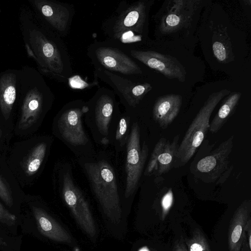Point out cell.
<instances>
[{
    "instance_id": "cell-33",
    "label": "cell",
    "mask_w": 251,
    "mask_h": 251,
    "mask_svg": "<svg viewBox=\"0 0 251 251\" xmlns=\"http://www.w3.org/2000/svg\"><path fill=\"white\" fill-rule=\"evenodd\" d=\"M138 251H150L147 247H143L141 248Z\"/></svg>"
},
{
    "instance_id": "cell-4",
    "label": "cell",
    "mask_w": 251,
    "mask_h": 251,
    "mask_svg": "<svg viewBox=\"0 0 251 251\" xmlns=\"http://www.w3.org/2000/svg\"><path fill=\"white\" fill-rule=\"evenodd\" d=\"M86 103L85 122L93 140L103 146L112 144L122 113L115 93L105 87H99Z\"/></svg>"
},
{
    "instance_id": "cell-29",
    "label": "cell",
    "mask_w": 251,
    "mask_h": 251,
    "mask_svg": "<svg viewBox=\"0 0 251 251\" xmlns=\"http://www.w3.org/2000/svg\"><path fill=\"white\" fill-rule=\"evenodd\" d=\"M244 231L249 247L251 250V217L249 218L246 223Z\"/></svg>"
},
{
    "instance_id": "cell-20",
    "label": "cell",
    "mask_w": 251,
    "mask_h": 251,
    "mask_svg": "<svg viewBox=\"0 0 251 251\" xmlns=\"http://www.w3.org/2000/svg\"><path fill=\"white\" fill-rule=\"evenodd\" d=\"M212 51L217 60L221 63H228L234 59L231 40L227 28L223 25L215 27L212 34Z\"/></svg>"
},
{
    "instance_id": "cell-18",
    "label": "cell",
    "mask_w": 251,
    "mask_h": 251,
    "mask_svg": "<svg viewBox=\"0 0 251 251\" xmlns=\"http://www.w3.org/2000/svg\"><path fill=\"white\" fill-rule=\"evenodd\" d=\"M251 201H243L235 210L231 219L227 234L229 251H240L245 233L244 228L251 217Z\"/></svg>"
},
{
    "instance_id": "cell-30",
    "label": "cell",
    "mask_w": 251,
    "mask_h": 251,
    "mask_svg": "<svg viewBox=\"0 0 251 251\" xmlns=\"http://www.w3.org/2000/svg\"><path fill=\"white\" fill-rule=\"evenodd\" d=\"M173 251H188L183 239L177 240L176 242Z\"/></svg>"
},
{
    "instance_id": "cell-10",
    "label": "cell",
    "mask_w": 251,
    "mask_h": 251,
    "mask_svg": "<svg viewBox=\"0 0 251 251\" xmlns=\"http://www.w3.org/2000/svg\"><path fill=\"white\" fill-rule=\"evenodd\" d=\"M94 75L109 85L131 116L146 95L152 89L151 83L139 82L135 80L139 75L126 76L100 68H94Z\"/></svg>"
},
{
    "instance_id": "cell-15",
    "label": "cell",
    "mask_w": 251,
    "mask_h": 251,
    "mask_svg": "<svg viewBox=\"0 0 251 251\" xmlns=\"http://www.w3.org/2000/svg\"><path fill=\"white\" fill-rule=\"evenodd\" d=\"M33 4L53 31L60 36L67 35L75 13L72 5L48 0H34Z\"/></svg>"
},
{
    "instance_id": "cell-5",
    "label": "cell",
    "mask_w": 251,
    "mask_h": 251,
    "mask_svg": "<svg viewBox=\"0 0 251 251\" xmlns=\"http://www.w3.org/2000/svg\"><path fill=\"white\" fill-rule=\"evenodd\" d=\"M88 110L86 101L75 100L65 104L54 121V132L78 158L90 157L96 153L82 123Z\"/></svg>"
},
{
    "instance_id": "cell-8",
    "label": "cell",
    "mask_w": 251,
    "mask_h": 251,
    "mask_svg": "<svg viewBox=\"0 0 251 251\" xmlns=\"http://www.w3.org/2000/svg\"><path fill=\"white\" fill-rule=\"evenodd\" d=\"M234 136L222 142L215 150L207 151L199 159L192 162L190 170L194 176L205 183H224L229 177L233 166L230 161Z\"/></svg>"
},
{
    "instance_id": "cell-13",
    "label": "cell",
    "mask_w": 251,
    "mask_h": 251,
    "mask_svg": "<svg viewBox=\"0 0 251 251\" xmlns=\"http://www.w3.org/2000/svg\"><path fill=\"white\" fill-rule=\"evenodd\" d=\"M53 95L46 82L39 75L33 87L25 94L22 106L18 127L26 129L35 124L40 117L45 106L51 105Z\"/></svg>"
},
{
    "instance_id": "cell-2",
    "label": "cell",
    "mask_w": 251,
    "mask_h": 251,
    "mask_svg": "<svg viewBox=\"0 0 251 251\" xmlns=\"http://www.w3.org/2000/svg\"><path fill=\"white\" fill-rule=\"evenodd\" d=\"M154 1H122L114 12L102 23L107 40L123 48H131L148 35L149 13Z\"/></svg>"
},
{
    "instance_id": "cell-19",
    "label": "cell",
    "mask_w": 251,
    "mask_h": 251,
    "mask_svg": "<svg viewBox=\"0 0 251 251\" xmlns=\"http://www.w3.org/2000/svg\"><path fill=\"white\" fill-rule=\"evenodd\" d=\"M32 209L37 228L42 235L56 242H72L69 233L46 211L36 206H33Z\"/></svg>"
},
{
    "instance_id": "cell-34",
    "label": "cell",
    "mask_w": 251,
    "mask_h": 251,
    "mask_svg": "<svg viewBox=\"0 0 251 251\" xmlns=\"http://www.w3.org/2000/svg\"><path fill=\"white\" fill-rule=\"evenodd\" d=\"M1 136H2V130H1V126H0V139H1Z\"/></svg>"
},
{
    "instance_id": "cell-27",
    "label": "cell",
    "mask_w": 251,
    "mask_h": 251,
    "mask_svg": "<svg viewBox=\"0 0 251 251\" xmlns=\"http://www.w3.org/2000/svg\"><path fill=\"white\" fill-rule=\"evenodd\" d=\"M17 217L7 210L0 202V222L8 226L16 223Z\"/></svg>"
},
{
    "instance_id": "cell-23",
    "label": "cell",
    "mask_w": 251,
    "mask_h": 251,
    "mask_svg": "<svg viewBox=\"0 0 251 251\" xmlns=\"http://www.w3.org/2000/svg\"><path fill=\"white\" fill-rule=\"evenodd\" d=\"M132 121V117L129 113L126 111L121 113L112 144L117 153L126 149L129 136Z\"/></svg>"
},
{
    "instance_id": "cell-16",
    "label": "cell",
    "mask_w": 251,
    "mask_h": 251,
    "mask_svg": "<svg viewBox=\"0 0 251 251\" xmlns=\"http://www.w3.org/2000/svg\"><path fill=\"white\" fill-rule=\"evenodd\" d=\"M179 135H176L171 142L161 138L156 143L151 153L144 174L161 176L173 168L175 156L179 146Z\"/></svg>"
},
{
    "instance_id": "cell-32",
    "label": "cell",
    "mask_w": 251,
    "mask_h": 251,
    "mask_svg": "<svg viewBox=\"0 0 251 251\" xmlns=\"http://www.w3.org/2000/svg\"><path fill=\"white\" fill-rule=\"evenodd\" d=\"M7 246V243L4 241L3 238L0 235V249L4 248Z\"/></svg>"
},
{
    "instance_id": "cell-26",
    "label": "cell",
    "mask_w": 251,
    "mask_h": 251,
    "mask_svg": "<svg viewBox=\"0 0 251 251\" xmlns=\"http://www.w3.org/2000/svg\"><path fill=\"white\" fill-rule=\"evenodd\" d=\"M173 203V195L171 190H169L163 196L161 200V219L164 220Z\"/></svg>"
},
{
    "instance_id": "cell-21",
    "label": "cell",
    "mask_w": 251,
    "mask_h": 251,
    "mask_svg": "<svg viewBox=\"0 0 251 251\" xmlns=\"http://www.w3.org/2000/svg\"><path fill=\"white\" fill-rule=\"evenodd\" d=\"M16 75L4 73L0 77V108L5 120L10 117L16 98Z\"/></svg>"
},
{
    "instance_id": "cell-28",
    "label": "cell",
    "mask_w": 251,
    "mask_h": 251,
    "mask_svg": "<svg viewBox=\"0 0 251 251\" xmlns=\"http://www.w3.org/2000/svg\"><path fill=\"white\" fill-rule=\"evenodd\" d=\"M0 198L8 206L13 205V199L7 186L0 176Z\"/></svg>"
},
{
    "instance_id": "cell-24",
    "label": "cell",
    "mask_w": 251,
    "mask_h": 251,
    "mask_svg": "<svg viewBox=\"0 0 251 251\" xmlns=\"http://www.w3.org/2000/svg\"><path fill=\"white\" fill-rule=\"evenodd\" d=\"M47 149V144L42 142L30 152L25 163V170L27 175H33L38 171L45 157Z\"/></svg>"
},
{
    "instance_id": "cell-12",
    "label": "cell",
    "mask_w": 251,
    "mask_h": 251,
    "mask_svg": "<svg viewBox=\"0 0 251 251\" xmlns=\"http://www.w3.org/2000/svg\"><path fill=\"white\" fill-rule=\"evenodd\" d=\"M200 0H166L156 14L157 27L164 34H171L191 24Z\"/></svg>"
},
{
    "instance_id": "cell-3",
    "label": "cell",
    "mask_w": 251,
    "mask_h": 251,
    "mask_svg": "<svg viewBox=\"0 0 251 251\" xmlns=\"http://www.w3.org/2000/svg\"><path fill=\"white\" fill-rule=\"evenodd\" d=\"M78 162L88 178L90 187L104 213L114 223L121 218L122 209L116 172L107 159L78 158Z\"/></svg>"
},
{
    "instance_id": "cell-9",
    "label": "cell",
    "mask_w": 251,
    "mask_h": 251,
    "mask_svg": "<svg viewBox=\"0 0 251 251\" xmlns=\"http://www.w3.org/2000/svg\"><path fill=\"white\" fill-rule=\"evenodd\" d=\"M72 167L63 164L59 173V188L61 196L77 224L91 237L96 234V227L88 203L75 183Z\"/></svg>"
},
{
    "instance_id": "cell-1",
    "label": "cell",
    "mask_w": 251,
    "mask_h": 251,
    "mask_svg": "<svg viewBox=\"0 0 251 251\" xmlns=\"http://www.w3.org/2000/svg\"><path fill=\"white\" fill-rule=\"evenodd\" d=\"M29 31L25 48L40 70L56 81L68 82L73 76V70L68 50L60 36L46 27L35 26Z\"/></svg>"
},
{
    "instance_id": "cell-17",
    "label": "cell",
    "mask_w": 251,
    "mask_h": 251,
    "mask_svg": "<svg viewBox=\"0 0 251 251\" xmlns=\"http://www.w3.org/2000/svg\"><path fill=\"white\" fill-rule=\"evenodd\" d=\"M182 103V97L176 94H170L158 97L152 110L153 120L159 127L166 129L177 116Z\"/></svg>"
},
{
    "instance_id": "cell-25",
    "label": "cell",
    "mask_w": 251,
    "mask_h": 251,
    "mask_svg": "<svg viewBox=\"0 0 251 251\" xmlns=\"http://www.w3.org/2000/svg\"><path fill=\"white\" fill-rule=\"evenodd\" d=\"M188 251H211L209 243L201 230L197 228L192 236L185 240Z\"/></svg>"
},
{
    "instance_id": "cell-22",
    "label": "cell",
    "mask_w": 251,
    "mask_h": 251,
    "mask_svg": "<svg viewBox=\"0 0 251 251\" xmlns=\"http://www.w3.org/2000/svg\"><path fill=\"white\" fill-rule=\"evenodd\" d=\"M240 92H230L224 99L219 110L210 124L209 131L218 132L234 114L241 97Z\"/></svg>"
},
{
    "instance_id": "cell-6",
    "label": "cell",
    "mask_w": 251,
    "mask_h": 251,
    "mask_svg": "<svg viewBox=\"0 0 251 251\" xmlns=\"http://www.w3.org/2000/svg\"><path fill=\"white\" fill-rule=\"evenodd\" d=\"M224 89L210 94L188 127L175 158L173 168L186 164L203 143L210 128L211 115L219 102L230 93Z\"/></svg>"
},
{
    "instance_id": "cell-31",
    "label": "cell",
    "mask_w": 251,
    "mask_h": 251,
    "mask_svg": "<svg viewBox=\"0 0 251 251\" xmlns=\"http://www.w3.org/2000/svg\"><path fill=\"white\" fill-rule=\"evenodd\" d=\"M240 251H251V250L249 247L246 236H245Z\"/></svg>"
},
{
    "instance_id": "cell-11",
    "label": "cell",
    "mask_w": 251,
    "mask_h": 251,
    "mask_svg": "<svg viewBox=\"0 0 251 251\" xmlns=\"http://www.w3.org/2000/svg\"><path fill=\"white\" fill-rule=\"evenodd\" d=\"M140 139L141 128L139 124L132 118L129 136L126 147V179L124 193L126 198L132 195L136 190L148 156V146L144 141L141 147Z\"/></svg>"
},
{
    "instance_id": "cell-14",
    "label": "cell",
    "mask_w": 251,
    "mask_h": 251,
    "mask_svg": "<svg viewBox=\"0 0 251 251\" xmlns=\"http://www.w3.org/2000/svg\"><path fill=\"white\" fill-rule=\"evenodd\" d=\"M122 48L134 60L159 72L168 78L175 79L181 82L185 81V69L176 58L151 50L138 48Z\"/></svg>"
},
{
    "instance_id": "cell-7",
    "label": "cell",
    "mask_w": 251,
    "mask_h": 251,
    "mask_svg": "<svg viewBox=\"0 0 251 251\" xmlns=\"http://www.w3.org/2000/svg\"><path fill=\"white\" fill-rule=\"evenodd\" d=\"M87 55L94 68L126 76L143 74L141 67L124 49L108 40L92 43L87 47Z\"/></svg>"
}]
</instances>
